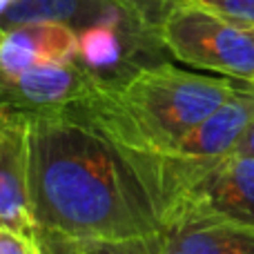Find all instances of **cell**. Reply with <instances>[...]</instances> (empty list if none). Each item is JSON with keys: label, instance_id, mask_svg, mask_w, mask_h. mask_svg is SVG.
I'll list each match as a JSON object with an SVG mask.
<instances>
[{"label": "cell", "instance_id": "cell-1", "mask_svg": "<svg viewBox=\"0 0 254 254\" xmlns=\"http://www.w3.org/2000/svg\"><path fill=\"white\" fill-rule=\"evenodd\" d=\"M29 192L36 241L92 248L152 237L163 225L134 152L71 107L29 123Z\"/></svg>", "mask_w": 254, "mask_h": 254}, {"label": "cell", "instance_id": "cell-2", "mask_svg": "<svg viewBox=\"0 0 254 254\" xmlns=\"http://www.w3.org/2000/svg\"><path fill=\"white\" fill-rule=\"evenodd\" d=\"M243 85L246 80L194 74L167 61L119 83L103 80L71 110L127 149L170 154Z\"/></svg>", "mask_w": 254, "mask_h": 254}, {"label": "cell", "instance_id": "cell-3", "mask_svg": "<svg viewBox=\"0 0 254 254\" xmlns=\"http://www.w3.org/2000/svg\"><path fill=\"white\" fill-rule=\"evenodd\" d=\"M167 54L196 69L254 83V29L190 0H179L158 25Z\"/></svg>", "mask_w": 254, "mask_h": 254}, {"label": "cell", "instance_id": "cell-4", "mask_svg": "<svg viewBox=\"0 0 254 254\" xmlns=\"http://www.w3.org/2000/svg\"><path fill=\"white\" fill-rule=\"evenodd\" d=\"M101 83L103 78L80 61L25 71H4L0 67V121L31 123L43 116L61 114L96 92Z\"/></svg>", "mask_w": 254, "mask_h": 254}, {"label": "cell", "instance_id": "cell-5", "mask_svg": "<svg viewBox=\"0 0 254 254\" xmlns=\"http://www.w3.org/2000/svg\"><path fill=\"white\" fill-rule=\"evenodd\" d=\"M31 22H61L71 27L76 34L94 25L158 31L125 0H13L11 7L0 13L2 31Z\"/></svg>", "mask_w": 254, "mask_h": 254}, {"label": "cell", "instance_id": "cell-6", "mask_svg": "<svg viewBox=\"0 0 254 254\" xmlns=\"http://www.w3.org/2000/svg\"><path fill=\"white\" fill-rule=\"evenodd\" d=\"M0 225L38 237L29 192V123L0 121Z\"/></svg>", "mask_w": 254, "mask_h": 254}, {"label": "cell", "instance_id": "cell-7", "mask_svg": "<svg viewBox=\"0 0 254 254\" xmlns=\"http://www.w3.org/2000/svg\"><path fill=\"white\" fill-rule=\"evenodd\" d=\"M78 61V34L61 22H31L4 31L0 67L25 71L34 67H63Z\"/></svg>", "mask_w": 254, "mask_h": 254}, {"label": "cell", "instance_id": "cell-8", "mask_svg": "<svg viewBox=\"0 0 254 254\" xmlns=\"http://www.w3.org/2000/svg\"><path fill=\"white\" fill-rule=\"evenodd\" d=\"M158 254H254V230L205 216H176L154 234Z\"/></svg>", "mask_w": 254, "mask_h": 254}, {"label": "cell", "instance_id": "cell-9", "mask_svg": "<svg viewBox=\"0 0 254 254\" xmlns=\"http://www.w3.org/2000/svg\"><path fill=\"white\" fill-rule=\"evenodd\" d=\"M254 123V83H246L196 129H192L170 156L219 158L234 152Z\"/></svg>", "mask_w": 254, "mask_h": 254}, {"label": "cell", "instance_id": "cell-10", "mask_svg": "<svg viewBox=\"0 0 254 254\" xmlns=\"http://www.w3.org/2000/svg\"><path fill=\"white\" fill-rule=\"evenodd\" d=\"M219 16L228 18L234 25L254 29V0H190Z\"/></svg>", "mask_w": 254, "mask_h": 254}, {"label": "cell", "instance_id": "cell-11", "mask_svg": "<svg viewBox=\"0 0 254 254\" xmlns=\"http://www.w3.org/2000/svg\"><path fill=\"white\" fill-rule=\"evenodd\" d=\"M85 254H158V248H156V241H154V234H152V237H145V239L94 243Z\"/></svg>", "mask_w": 254, "mask_h": 254}, {"label": "cell", "instance_id": "cell-12", "mask_svg": "<svg viewBox=\"0 0 254 254\" xmlns=\"http://www.w3.org/2000/svg\"><path fill=\"white\" fill-rule=\"evenodd\" d=\"M0 254H43L38 241L0 225Z\"/></svg>", "mask_w": 254, "mask_h": 254}, {"label": "cell", "instance_id": "cell-13", "mask_svg": "<svg viewBox=\"0 0 254 254\" xmlns=\"http://www.w3.org/2000/svg\"><path fill=\"white\" fill-rule=\"evenodd\" d=\"M125 2L129 4V7H134L147 25L158 29V25H161V20L165 18V13L170 11L179 0H125Z\"/></svg>", "mask_w": 254, "mask_h": 254}, {"label": "cell", "instance_id": "cell-14", "mask_svg": "<svg viewBox=\"0 0 254 254\" xmlns=\"http://www.w3.org/2000/svg\"><path fill=\"white\" fill-rule=\"evenodd\" d=\"M234 152H243V154H252L254 156V123H252V127L246 131V136L241 138V143L237 145V149Z\"/></svg>", "mask_w": 254, "mask_h": 254}, {"label": "cell", "instance_id": "cell-15", "mask_svg": "<svg viewBox=\"0 0 254 254\" xmlns=\"http://www.w3.org/2000/svg\"><path fill=\"white\" fill-rule=\"evenodd\" d=\"M11 2H13V0H0V13L7 11V9L11 7Z\"/></svg>", "mask_w": 254, "mask_h": 254}, {"label": "cell", "instance_id": "cell-16", "mask_svg": "<svg viewBox=\"0 0 254 254\" xmlns=\"http://www.w3.org/2000/svg\"><path fill=\"white\" fill-rule=\"evenodd\" d=\"M2 38H4V31H2V27H0V43H2Z\"/></svg>", "mask_w": 254, "mask_h": 254}]
</instances>
